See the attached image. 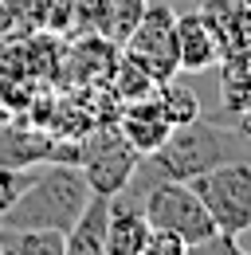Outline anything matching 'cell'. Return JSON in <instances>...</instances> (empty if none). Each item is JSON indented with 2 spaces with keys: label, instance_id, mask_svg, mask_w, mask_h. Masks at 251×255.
I'll list each match as a JSON object with an SVG mask.
<instances>
[{
  "label": "cell",
  "instance_id": "8",
  "mask_svg": "<svg viewBox=\"0 0 251 255\" xmlns=\"http://www.w3.org/2000/svg\"><path fill=\"white\" fill-rule=\"evenodd\" d=\"M220 67V43L208 20L196 12H181L177 16V71L185 75H200V71H212Z\"/></svg>",
  "mask_w": 251,
  "mask_h": 255
},
{
  "label": "cell",
  "instance_id": "13",
  "mask_svg": "<svg viewBox=\"0 0 251 255\" xmlns=\"http://www.w3.org/2000/svg\"><path fill=\"white\" fill-rule=\"evenodd\" d=\"M0 252L4 255H67V232L0 224Z\"/></svg>",
  "mask_w": 251,
  "mask_h": 255
},
{
  "label": "cell",
  "instance_id": "6",
  "mask_svg": "<svg viewBox=\"0 0 251 255\" xmlns=\"http://www.w3.org/2000/svg\"><path fill=\"white\" fill-rule=\"evenodd\" d=\"M137 165H141V153L118 133V126L106 129L98 141L83 145V161H79L91 192H98V196H118L133 181Z\"/></svg>",
  "mask_w": 251,
  "mask_h": 255
},
{
  "label": "cell",
  "instance_id": "9",
  "mask_svg": "<svg viewBox=\"0 0 251 255\" xmlns=\"http://www.w3.org/2000/svg\"><path fill=\"white\" fill-rule=\"evenodd\" d=\"M200 16L220 43V59L251 47V8L244 0H200Z\"/></svg>",
  "mask_w": 251,
  "mask_h": 255
},
{
  "label": "cell",
  "instance_id": "2",
  "mask_svg": "<svg viewBox=\"0 0 251 255\" xmlns=\"http://www.w3.org/2000/svg\"><path fill=\"white\" fill-rule=\"evenodd\" d=\"M91 196L94 192H91L79 165H43V169H35L28 189L16 196V204L0 216V224H8V228H55V232H71L75 220L87 212Z\"/></svg>",
  "mask_w": 251,
  "mask_h": 255
},
{
  "label": "cell",
  "instance_id": "10",
  "mask_svg": "<svg viewBox=\"0 0 251 255\" xmlns=\"http://www.w3.org/2000/svg\"><path fill=\"white\" fill-rule=\"evenodd\" d=\"M149 220L137 204L110 200V220H106V255H141L145 252Z\"/></svg>",
  "mask_w": 251,
  "mask_h": 255
},
{
  "label": "cell",
  "instance_id": "7",
  "mask_svg": "<svg viewBox=\"0 0 251 255\" xmlns=\"http://www.w3.org/2000/svg\"><path fill=\"white\" fill-rule=\"evenodd\" d=\"M118 133H122L126 141L141 153V157H149L153 149H161V145L169 141L173 122L165 118V110H161V102H157V91L149 98L126 102L122 114H118Z\"/></svg>",
  "mask_w": 251,
  "mask_h": 255
},
{
  "label": "cell",
  "instance_id": "18",
  "mask_svg": "<svg viewBox=\"0 0 251 255\" xmlns=\"http://www.w3.org/2000/svg\"><path fill=\"white\" fill-rule=\"evenodd\" d=\"M141 255H188V244L177 236V232H169V228H153V224H149L145 252H141Z\"/></svg>",
  "mask_w": 251,
  "mask_h": 255
},
{
  "label": "cell",
  "instance_id": "3",
  "mask_svg": "<svg viewBox=\"0 0 251 255\" xmlns=\"http://www.w3.org/2000/svg\"><path fill=\"white\" fill-rule=\"evenodd\" d=\"M188 185L204 200L220 232H228V236L251 232V153L220 161L208 173L192 177Z\"/></svg>",
  "mask_w": 251,
  "mask_h": 255
},
{
  "label": "cell",
  "instance_id": "19",
  "mask_svg": "<svg viewBox=\"0 0 251 255\" xmlns=\"http://www.w3.org/2000/svg\"><path fill=\"white\" fill-rule=\"evenodd\" d=\"M188 255H248L240 248V236H228V232H216L200 244H188Z\"/></svg>",
  "mask_w": 251,
  "mask_h": 255
},
{
  "label": "cell",
  "instance_id": "5",
  "mask_svg": "<svg viewBox=\"0 0 251 255\" xmlns=\"http://www.w3.org/2000/svg\"><path fill=\"white\" fill-rule=\"evenodd\" d=\"M122 51L153 75L157 87L177 79V12L161 0H149Z\"/></svg>",
  "mask_w": 251,
  "mask_h": 255
},
{
  "label": "cell",
  "instance_id": "1",
  "mask_svg": "<svg viewBox=\"0 0 251 255\" xmlns=\"http://www.w3.org/2000/svg\"><path fill=\"white\" fill-rule=\"evenodd\" d=\"M248 149H251V133H244V129H224V126H216V122L196 118V122H188V126L173 129L161 149H153L149 157H141L133 181H129L122 192L145 196V189H149L153 181H192V177L208 173L220 161L244 157Z\"/></svg>",
  "mask_w": 251,
  "mask_h": 255
},
{
  "label": "cell",
  "instance_id": "12",
  "mask_svg": "<svg viewBox=\"0 0 251 255\" xmlns=\"http://www.w3.org/2000/svg\"><path fill=\"white\" fill-rule=\"evenodd\" d=\"M220 95L228 114H251V47L220 59Z\"/></svg>",
  "mask_w": 251,
  "mask_h": 255
},
{
  "label": "cell",
  "instance_id": "4",
  "mask_svg": "<svg viewBox=\"0 0 251 255\" xmlns=\"http://www.w3.org/2000/svg\"><path fill=\"white\" fill-rule=\"evenodd\" d=\"M141 212L153 228L177 232L185 244H200L220 232L212 212L204 208V200L192 192L188 181H153L141 196Z\"/></svg>",
  "mask_w": 251,
  "mask_h": 255
},
{
  "label": "cell",
  "instance_id": "15",
  "mask_svg": "<svg viewBox=\"0 0 251 255\" xmlns=\"http://www.w3.org/2000/svg\"><path fill=\"white\" fill-rule=\"evenodd\" d=\"M157 102H161V110H165V118L177 126H188V122H196L200 118V98L192 95L188 87H181L177 79H169V83H161L157 87Z\"/></svg>",
  "mask_w": 251,
  "mask_h": 255
},
{
  "label": "cell",
  "instance_id": "20",
  "mask_svg": "<svg viewBox=\"0 0 251 255\" xmlns=\"http://www.w3.org/2000/svg\"><path fill=\"white\" fill-rule=\"evenodd\" d=\"M0 255H4V252H0Z\"/></svg>",
  "mask_w": 251,
  "mask_h": 255
},
{
  "label": "cell",
  "instance_id": "14",
  "mask_svg": "<svg viewBox=\"0 0 251 255\" xmlns=\"http://www.w3.org/2000/svg\"><path fill=\"white\" fill-rule=\"evenodd\" d=\"M114 95L122 98V102H137V98H149L157 91V79L145 71V67L137 63V59H129V55H118V63H114Z\"/></svg>",
  "mask_w": 251,
  "mask_h": 255
},
{
  "label": "cell",
  "instance_id": "16",
  "mask_svg": "<svg viewBox=\"0 0 251 255\" xmlns=\"http://www.w3.org/2000/svg\"><path fill=\"white\" fill-rule=\"evenodd\" d=\"M145 4H149V0H110V16H106L102 39H110V43L122 51L129 32L137 28V20H141V12H145Z\"/></svg>",
  "mask_w": 251,
  "mask_h": 255
},
{
  "label": "cell",
  "instance_id": "11",
  "mask_svg": "<svg viewBox=\"0 0 251 255\" xmlns=\"http://www.w3.org/2000/svg\"><path fill=\"white\" fill-rule=\"evenodd\" d=\"M106 220H110V196L94 192L87 212L67 232V255H106Z\"/></svg>",
  "mask_w": 251,
  "mask_h": 255
},
{
  "label": "cell",
  "instance_id": "17",
  "mask_svg": "<svg viewBox=\"0 0 251 255\" xmlns=\"http://www.w3.org/2000/svg\"><path fill=\"white\" fill-rule=\"evenodd\" d=\"M39 169V165H35ZM35 169H8V165H0V216L16 204V196L28 189V181L35 177Z\"/></svg>",
  "mask_w": 251,
  "mask_h": 255
}]
</instances>
